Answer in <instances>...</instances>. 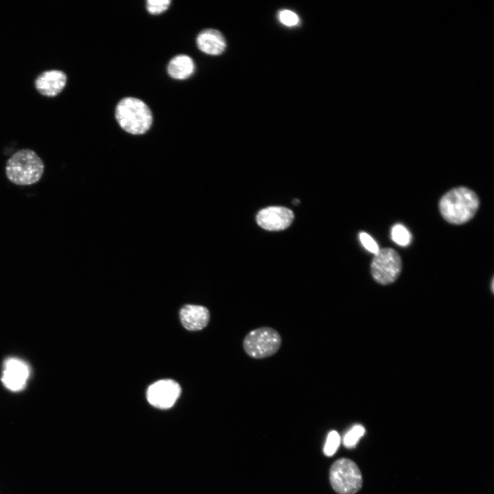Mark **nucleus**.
<instances>
[{
  "mask_svg": "<svg viewBox=\"0 0 494 494\" xmlns=\"http://www.w3.org/2000/svg\"><path fill=\"white\" fill-rule=\"evenodd\" d=\"M67 74L59 69H49L40 73L34 80L36 90L43 95L54 97L66 86Z\"/></svg>",
  "mask_w": 494,
  "mask_h": 494,
  "instance_id": "9",
  "label": "nucleus"
},
{
  "mask_svg": "<svg viewBox=\"0 0 494 494\" xmlns=\"http://www.w3.org/2000/svg\"><path fill=\"white\" fill-rule=\"evenodd\" d=\"M340 443L339 434L335 431H331L327 437L323 452L327 456H333L337 451Z\"/></svg>",
  "mask_w": 494,
  "mask_h": 494,
  "instance_id": "16",
  "label": "nucleus"
},
{
  "mask_svg": "<svg viewBox=\"0 0 494 494\" xmlns=\"http://www.w3.org/2000/svg\"><path fill=\"white\" fill-rule=\"evenodd\" d=\"M480 200L472 190L459 187L446 193L439 202L443 218L454 224H462L470 220L478 209Z\"/></svg>",
  "mask_w": 494,
  "mask_h": 494,
  "instance_id": "1",
  "label": "nucleus"
},
{
  "mask_svg": "<svg viewBox=\"0 0 494 494\" xmlns=\"http://www.w3.org/2000/svg\"><path fill=\"white\" fill-rule=\"evenodd\" d=\"M329 480L333 489L338 494H355L363 484L358 466L347 458H339L331 464Z\"/></svg>",
  "mask_w": 494,
  "mask_h": 494,
  "instance_id": "4",
  "label": "nucleus"
},
{
  "mask_svg": "<svg viewBox=\"0 0 494 494\" xmlns=\"http://www.w3.org/2000/svg\"><path fill=\"white\" fill-rule=\"evenodd\" d=\"M196 43L200 51L209 55L221 54L226 48L223 35L213 29L202 31L197 36Z\"/></svg>",
  "mask_w": 494,
  "mask_h": 494,
  "instance_id": "12",
  "label": "nucleus"
},
{
  "mask_svg": "<svg viewBox=\"0 0 494 494\" xmlns=\"http://www.w3.org/2000/svg\"><path fill=\"white\" fill-rule=\"evenodd\" d=\"M45 165L38 154L28 148L16 151L7 161L5 176L12 183L27 186L37 183L44 174Z\"/></svg>",
  "mask_w": 494,
  "mask_h": 494,
  "instance_id": "2",
  "label": "nucleus"
},
{
  "mask_svg": "<svg viewBox=\"0 0 494 494\" xmlns=\"http://www.w3.org/2000/svg\"><path fill=\"white\" fill-rule=\"evenodd\" d=\"M180 318L185 329L189 331H198L207 325L210 314L205 307L186 305L180 309Z\"/></svg>",
  "mask_w": 494,
  "mask_h": 494,
  "instance_id": "11",
  "label": "nucleus"
},
{
  "mask_svg": "<svg viewBox=\"0 0 494 494\" xmlns=\"http://www.w3.org/2000/svg\"><path fill=\"white\" fill-rule=\"evenodd\" d=\"M391 238L397 244L407 246L411 242L412 235L407 228L398 224L394 225L391 229Z\"/></svg>",
  "mask_w": 494,
  "mask_h": 494,
  "instance_id": "14",
  "label": "nucleus"
},
{
  "mask_svg": "<svg viewBox=\"0 0 494 494\" xmlns=\"http://www.w3.org/2000/svg\"><path fill=\"white\" fill-rule=\"evenodd\" d=\"M278 19L282 24L288 27L297 25L300 21L296 13L290 10H282L279 11Z\"/></svg>",
  "mask_w": 494,
  "mask_h": 494,
  "instance_id": "18",
  "label": "nucleus"
},
{
  "mask_svg": "<svg viewBox=\"0 0 494 494\" xmlns=\"http://www.w3.org/2000/svg\"><path fill=\"white\" fill-rule=\"evenodd\" d=\"M279 333L270 327H260L250 331L243 342L244 349L250 357L262 359L274 354L280 348Z\"/></svg>",
  "mask_w": 494,
  "mask_h": 494,
  "instance_id": "5",
  "label": "nucleus"
},
{
  "mask_svg": "<svg viewBox=\"0 0 494 494\" xmlns=\"http://www.w3.org/2000/svg\"><path fill=\"white\" fill-rule=\"evenodd\" d=\"M402 268L401 257L392 248L379 250L370 264V273L375 281L381 285L393 283L399 276Z\"/></svg>",
  "mask_w": 494,
  "mask_h": 494,
  "instance_id": "6",
  "label": "nucleus"
},
{
  "mask_svg": "<svg viewBox=\"0 0 494 494\" xmlns=\"http://www.w3.org/2000/svg\"><path fill=\"white\" fill-rule=\"evenodd\" d=\"M115 117L121 128L132 134L146 132L152 124V114L142 100L128 97L117 104Z\"/></svg>",
  "mask_w": 494,
  "mask_h": 494,
  "instance_id": "3",
  "label": "nucleus"
},
{
  "mask_svg": "<svg viewBox=\"0 0 494 494\" xmlns=\"http://www.w3.org/2000/svg\"><path fill=\"white\" fill-rule=\"evenodd\" d=\"M195 65L191 58L180 54L174 56L167 65V73L176 80H185L193 73Z\"/></svg>",
  "mask_w": 494,
  "mask_h": 494,
  "instance_id": "13",
  "label": "nucleus"
},
{
  "mask_svg": "<svg viewBox=\"0 0 494 494\" xmlns=\"http://www.w3.org/2000/svg\"><path fill=\"white\" fill-rule=\"evenodd\" d=\"M298 200H294V204H298Z\"/></svg>",
  "mask_w": 494,
  "mask_h": 494,
  "instance_id": "20",
  "label": "nucleus"
},
{
  "mask_svg": "<svg viewBox=\"0 0 494 494\" xmlns=\"http://www.w3.org/2000/svg\"><path fill=\"white\" fill-rule=\"evenodd\" d=\"M359 238L362 244L369 252L375 255L379 250L377 242L368 233L365 232H361L359 235Z\"/></svg>",
  "mask_w": 494,
  "mask_h": 494,
  "instance_id": "19",
  "label": "nucleus"
},
{
  "mask_svg": "<svg viewBox=\"0 0 494 494\" xmlns=\"http://www.w3.org/2000/svg\"><path fill=\"white\" fill-rule=\"evenodd\" d=\"M170 3L169 0H148L146 1V8L150 14H159L167 10Z\"/></svg>",
  "mask_w": 494,
  "mask_h": 494,
  "instance_id": "17",
  "label": "nucleus"
},
{
  "mask_svg": "<svg viewBox=\"0 0 494 494\" xmlns=\"http://www.w3.org/2000/svg\"><path fill=\"white\" fill-rule=\"evenodd\" d=\"M29 374V368L25 363L16 358H9L5 362L1 380L8 389L18 391L25 385Z\"/></svg>",
  "mask_w": 494,
  "mask_h": 494,
  "instance_id": "10",
  "label": "nucleus"
},
{
  "mask_svg": "<svg viewBox=\"0 0 494 494\" xmlns=\"http://www.w3.org/2000/svg\"><path fill=\"white\" fill-rule=\"evenodd\" d=\"M180 392L181 388L176 381L162 379L149 386L147 399L152 405L159 409H167L175 403Z\"/></svg>",
  "mask_w": 494,
  "mask_h": 494,
  "instance_id": "7",
  "label": "nucleus"
},
{
  "mask_svg": "<svg viewBox=\"0 0 494 494\" xmlns=\"http://www.w3.org/2000/svg\"><path fill=\"white\" fill-rule=\"evenodd\" d=\"M364 433L365 429L362 425H356L353 426L344 435L343 438L344 445L349 449L355 447L360 438L364 436Z\"/></svg>",
  "mask_w": 494,
  "mask_h": 494,
  "instance_id": "15",
  "label": "nucleus"
},
{
  "mask_svg": "<svg viewBox=\"0 0 494 494\" xmlns=\"http://www.w3.org/2000/svg\"><path fill=\"white\" fill-rule=\"evenodd\" d=\"M294 220L293 212L283 207H270L257 215V222L268 231H281L288 227Z\"/></svg>",
  "mask_w": 494,
  "mask_h": 494,
  "instance_id": "8",
  "label": "nucleus"
}]
</instances>
